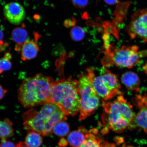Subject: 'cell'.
<instances>
[{
    "mask_svg": "<svg viewBox=\"0 0 147 147\" xmlns=\"http://www.w3.org/2000/svg\"><path fill=\"white\" fill-rule=\"evenodd\" d=\"M54 82L51 77L42 74L25 79L18 90L20 102L26 107L42 105L49 102Z\"/></svg>",
    "mask_w": 147,
    "mask_h": 147,
    "instance_id": "obj_1",
    "label": "cell"
},
{
    "mask_svg": "<svg viewBox=\"0 0 147 147\" xmlns=\"http://www.w3.org/2000/svg\"><path fill=\"white\" fill-rule=\"evenodd\" d=\"M102 106L105 112L102 121L105 127L117 133H122L135 118L132 106L122 95L112 102H103Z\"/></svg>",
    "mask_w": 147,
    "mask_h": 147,
    "instance_id": "obj_2",
    "label": "cell"
},
{
    "mask_svg": "<svg viewBox=\"0 0 147 147\" xmlns=\"http://www.w3.org/2000/svg\"><path fill=\"white\" fill-rule=\"evenodd\" d=\"M80 101L78 81L70 78L54 82L50 101L57 104L66 115L74 116L80 112Z\"/></svg>",
    "mask_w": 147,
    "mask_h": 147,
    "instance_id": "obj_3",
    "label": "cell"
},
{
    "mask_svg": "<svg viewBox=\"0 0 147 147\" xmlns=\"http://www.w3.org/2000/svg\"><path fill=\"white\" fill-rule=\"evenodd\" d=\"M139 49L136 45L123 46L118 49L109 47L105 52L102 64L105 67L114 65L120 68H131L141 59L147 57V50Z\"/></svg>",
    "mask_w": 147,
    "mask_h": 147,
    "instance_id": "obj_4",
    "label": "cell"
},
{
    "mask_svg": "<svg viewBox=\"0 0 147 147\" xmlns=\"http://www.w3.org/2000/svg\"><path fill=\"white\" fill-rule=\"evenodd\" d=\"M87 74L97 95L104 100H108L117 95H120L121 85L116 75L103 67L98 75L94 69H87Z\"/></svg>",
    "mask_w": 147,
    "mask_h": 147,
    "instance_id": "obj_5",
    "label": "cell"
},
{
    "mask_svg": "<svg viewBox=\"0 0 147 147\" xmlns=\"http://www.w3.org/2000/svg\"><path fill=\"white\" fill-rule=\"evenodd\" d=\"M78 82L80 97V120H82L95 113L100 104V99L87 74L80 75Z\"/></svg>",
    "mask_w": 147,
    "mask_h": 147,
    "instance_id": "obj_6",
    "label": "cell"
},
{
    "mask_svg": "<svg viewBox=\"0 0 147 147\" xmlns=\"http://www.w3.org/2000/svg\"><path fill=\"white\" fill-rule=\"evenodd\" d=\"M43 105L38 111L30 110L24 115V125L27 131H35L42 135L46 122L55 112L61 108L51 101Z\"/></svg>",
    "mask_w": 147,
    "mask_h": 147,
    "instance_id": "obj_7",
    "label": "cell"
},
{
    "mask_svg": "<svg viewBox=\"0 0 147 147\" xmlns=\"http://www.w3.org/2000/svg\"><path fill=\"white\" fill-rule=\"evenodd\" d=\"M132 39L138 38L147 42V8L139 9L134 13L126 29Z\"/></svg>",
    "mask_w": 147,
    "mask_h": 147,
    "instance_id": "obj_8",
    "label": "cell"
},
{
    "mask_svg": "<svg viewBox=\"0 0 147 147\" xmlns=\"http://www.w3.org/2000/svg\"><path fill=\"white\" fill-rule=\"evenodd\" d=\"M3 13L6 19L13 24L18 25L23 21L25 17V11L19 3L12 2L5 5Z\"/></svg>",
    "mask_w": 147,
    "mask_h": 147,
    "instance_id": "obj_9",
    "label": "cell"
},
{
    "mask_svg": "<svg viewBox=\"0 0 147 147\" xmlns=\"http://www.w3.org/2000/svg\"><path fill=\"white\" fill-rule=\"evenodd\" d=\"M135 99L139 111L134 120L137 126L147 132V94L138 95Z\"/></svg>",
    "mask_w": 147,
    "mask_h": 147,
    "instance_id": "obj_10",
    "label": "cell"
},
{
    "mask_svg": "<svg viewBox=\"0 0 147 147\" xmlns=\"http://www.w3.org/2000/svg\"><path fill=\"white\" fill-rule=\"evenodd\" d=\"M66 116L61 108L55 112L46 122L42 135L49 136L53 133V128L55 125L60 121L66 120Z\"/></svg>",
    "mask_w": 147,
    "mask_h": 147,
    "instance_id": "obj_11",
    "label": "cell"
},
{
    "mask_svg": "<svg viewBox=\"0 0 147 147\" xmlns=\"http://www.w3.org/2000/svg\"><path fill=\"white\" fill-rule=\"evenodd\" d=\"M121 80L123 84L129 90L139 91L140 82L136 74L132 71L125 73L122 75Z\"/></svg>",
    "mask_w": 147,
    "mask_h": 147,
    "instance_id": "obj_12",
    "label": "cell"
},
{
    "mask_svg": "<svg viewBox=\"0 0 147 147\" xmlns=\"http://www.w3.org/2000/svg\"><path fill=\"white\" fill-rule=\"evenodd\" d=\"M39 47L37 44L33 41H27L22 46L21 49V59L23 61L30 60L36 57Z\"/></svg>",
    "mask_w": 147,
    "mask_h": 147,
    "instance_id": "obj_13",
    "label": "cell"
},
{
    "mask_svg": "<svg viewBox=\"0 0 147 147\" xmlns=\"http://www.w3.org/2000/svg\"><path fill=\"white\" fill-rule=\"evenodd\" d=\"M28 34L27 32L23 27L16 28L12 31L11 37L12 39L16 44V50L20 51L25 42L27 41Z\"/></svg>",
    "mask_w": 147,
    "mask_h": 147,
    "instance_id": "obj_14",
    "label": "cell"
},
{
    "mask_svg": "<svg viewBox=\"0 0 147 147\" xmlns=\"http://www.w3.org/2000/svg\"><path fill=\"white\" fill-rule=\"evenodd\" d=\"M86 135L80 127L78 130L69 133L67 137L68 142L73 147H80L87 139Z\"/></svg>",
    "mask_w": 147,
    "mask_h": 147,
    "instance_id": "obj_15",
    "label": "cell"
},
{
    "mask_svg": "<svg viewBox=\"0 0 147 147\" xmlns=\"http://www.w3.org/2000/svg\"><path fill=\"white\" fill-rule=\"evenodd\" d=\"M12 122L8 119L0 121V138L7 139L13 136L14 129Z\"/></svg>",
    "mask_w": 147,
    "mask_h": 147,
    "instance_id": "obj_16",
    "label": "cell"
},
{
    "mask_svg": "<svg viewBox=\"0 0 147 147\" xmlns=\"http://www.w3.org/2000/svg\"><path fill=\"white\" fill-rule=\"evenodd\" d=\"M25 143L29 147H40L43 143L41 134L34 131H28L25 138Z\"/></svg>",
    "mask_w": 147,
    "mask_h": 147,
    "instance_id": "obj_17",
    "label": "cell"
},
{
    "mask_svg": "<svg viewBox=\"0 0 147 147\" xmlns=\"http://www.w3.org/2000/svg\"><path fill=\"white\" fill-rule=\"evenodd\" d=\"M69 131V125L65 121H61L57 123L53 129V133L59 137L65 136Z\"/></svg>",
    "mask_w": 147,
    "mask_h": 147,
    "instance_id": "obj_18",
    "label": "cell"
},
{
    "mask_svg": "<svg viewBox=\"0 0 147 147\" xmlns=\"http://www.w3.org/2000/svg\"><path fill=\"white\" fill-rule=\"evenodd\" d=\"M11 55L7 53L3 58L0 59V74L3 71H8L12 67V63L10 60L11 59Z\"/></svg>",
    "mask_w": 147,
    "mask_h": 147,
    "instance_id": "obj_19",
    "label": "cell"
},
{
    "mask_svg": "<svg viewBox=\"0 0 147 147\" xmlns=\"http://www.w3.org/2000/svg\"><path fill=\"white\" fill-rule=\"evenodd\" d=\"M70 34L71 39L74 41H82L84 38L85 33L82 28L75 26L71 29Z\"/></svg>",
    "mask_w": 147,
    "mask_h": 147,
    "instance_id": "obj_20",
    "label": "cell"
},
{
    "mask_svg": "<svg viewBox=\"0 0 147 147\" xmlns=\"http://www.w3.org/2000/svg\"><path fill=\"white\" fill-rule=\"evenodd\" d=\"M100 141L98 138L95 139H87L80 147H103Z\"/></svg>",
    "mask_w": 147,
    "mask_h": 147,
    "instance_id": "obj_21",
    "label": "cell"
},
{
    "mask_svg": "<svg viewBox=\"0 0 147 147\" xmlns=\"http://www.w3.org/2000/svg\"><path fill=\"white\" fill-rule=\"evenodd\" d=\"M71 2L75 7L82 9L85 8L88 3V0H71Z\"/></svg>",
    "mask_w": 147,
    "mask_h": 147,
    "instance_id": "obj_22",
    "label": "cell"
},
{
    "mask_svg": "<svg viewBox=\"0 0 147 147\" xmlns=\"http://www.w3.org/2000/svg\"><path fill=\"white\" fill-rule=\"evenodd\" d=\"M1 147H16L13 142L7 139H2Z\"/></svg>",
    "mask_w": 147,
    "mask_h": 147,
    "instance_id": "obj_23",
    "label": "cell"
},
{
    "mask_svg": "<svg viewBox=\"0 0 147 147\" xmlns=\"http://www.w3.org/2000/svg\"><path fill=\"white\" fill-rule=\"evenodd\" d=\"M3 33L2 30L0 29V51H3L5 49V45L3 43Z\"/></svg>",
    "mask_w": 147,
    "mask_h": 147,
    "instance_id": "obj_24",
    "label": "cell"
},
{
    "mask_svg": "<svg viewBox=\"0 0 147 147\" xmlns=\"http://www.w3.org/2000/svg\"><path fill=\"white\" fill-rule=\"evenodd\" d=\"M68 143V141L63 138H61L58 142V145L60 147H65Z\"/></svg>",
    "mask_w": 147,
    "mask_h": 147,
    "instance_id": "obj_25",
    "label": "cell"
},
{
    "mask_svg": "<svg viewBox=\"0 0 147 147\" xmlns=\"http://www.w3.org/2000/svg\"><path fill=\"white\" fill-rule=\"evenodd\" d=\"M8 92L6 90L4 89L1 85H0V100L2 99Z\"/></svg>",
    "mask_w": 147,
    "mask_h": 147,
    "instance_id": "obj_26",
    "label": "cell"
},
{
    "mask_svg": "<svg viewBox=\"0 0 147 147\" xmlns=\"http://www.w3.org/2000/svg\"><path fill=\"white\" fill-rule=\"evenodd\" d=\"M106 4L109 5H113L117 4L119 2V0H104Z\"/></svg>",
    "mask_w": 147,
    "mask_h": 147,
    "instance_id": "obj_27",
    "label": "cell"
},
{
    "mask_svg": "<svg viewBox=\"0 0 147 147\" xmlns=\"http://www.w3.org/2000/svg\"><path fill=\"white\" fill-rule=\"evenodd\" d=\"M16 147H29L27 146L26 144H25V142H19L16 145Z\"/></svg>",
    "mask_w": 147,
    "mask_h": 147,
    "instance_id": "obj_28",
    "label": "cell"
},
{
    "mask_svg": "<svg viewBox=\"0 0 147 147\" xmlns=\"http://www.w3.org/2000/svg\"><path fill=\"white\" fill-rule=\"evenodd\" d=\"M109 129L108 128L105 127L102 130V131H101V133H102L103 135H105V134H106L108 133V132H109Z\"/></svg>",
    "mask_w": 147,
    "mask_h": 147,
    "instance_id": "obj_29",
    "label": "cell"
},
{
    "mask_svg": "<svg viewBox=\"0 0 147 147\" xmlns=\"http://www.w3.org/2000/svg\"><path fill=\"white\" fill-rule=\"evenodd\" d=\"M115 140L117 143H120L123 142L122 138L121 139V138L119 137L115 138Z\"/></svg>",
    "mask_w": 147,
    "mask_h": 147,
    "instance_id": "obj_30",
    "label": "cell"
},
{
    "mask_svg": "<svg viewBox=\"0 0 147 147\" xmlns=\"http://www.w3.org/2000/svg\"><path fill=\"white\" fill-rule=\"evenodd\" d=\"M92 132L93 134H95V135H97L98 133V130L96 128H93L92 129Z\"/></svg>",
    "mask_w": 147,
    "mask_h": 147,
    "instance_id": "obj_31",
    "label": "cell"
},
{
    "mask_svg": "<svg viewBox=\"0 0 147 147\" xmlns=\"http://www.w3.org/2000/svg\"><path fill=\"white\" fill-rule=\"evenodd\" d=\"M1 144H0V147H1Z\"/></svg>",
    "mask_w": 147,
    "mask_h": 147,
    "instance_id": "obj_32",
    "label": "cell"
}]
</instances>
